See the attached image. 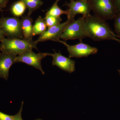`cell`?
I'll use <instances>...</instances> for the list:
<instances>
[{
    "label": "cell",
    "mask_w": 120,
    "mask_h": 120,
    "mask_svg": "<svg viewBox=\"0 0 120 120\" xmlns=\"http://www.w3.org/2000/svg\"><path fill=\"white\" fill-rule=\"evenodd\" d=\"M83 27L87 37L93 41L114 40L118 38L106 20L95 15L83 16Z\"/></svg>",
    "instance_id": "6da1fadb"
},
{
    "label": "cell",
    "mask_w": 120,
    "mask_h": 120,
    "mask_svg": "<svg viewBox=\"0 0 120 120\" xmlns=\"http://www.w3.org/2000/svg\"><path fill=\"white\" fill-rule=\"evenodd\" d=\"M38 49L37 45L32 39L5 38L1 42L0 50L2 52L20 55L27 50Z\"/></svg>",
    "instance_id": "7a4b0ae2"
},
{
    "label": "cell",
    "mask_w": 120,
    "mask_h": 120,
    "mask_svg": "<svg viewBox=\"0 0 120 120\" xmlns=\"http://www.w3.org/2000/svg\"><path fill=\"white\" fill-rule=\"evenodd\" d=\"M94 15L105 20L114 19L117 15L113 0H88Z\"/></svg>",
    "instance_id": "3957f363"
},
{
    "label": "cell",
    "mask_w": 120,
    "mask_h": 120,
    "mask_svg": "<svg viewBox=\"0 0 120 120\" xmlns=\"http://www.w3.org/2000/svg\"><path fill=\"white\" fill-rule=\"evenodd\" d=\"M0 27L8 38H23L21 20L15 17L0 19Z\"/></svg>",
    "instance_id": "277c9868"
},
{
    "label": "cell",
    "mask_w": 120,
    "mask_h": 120,
    "mask_svg": "<svg viewBox=\"0 0 120 120\" xmlns=\"http://www.w3.org/2000/svg\"><path fill=\"white\" fill-rule=\"evenodd\" d=\"M83 17L78 19L71 20L67 25L60 37V39L64 41L78 39L80 41L87 38L82 25Z\"/></svg>",
    "instance_id": "5b68a950"
},
{
    "label": "cell",
    "mask_w": 120,
    "mask_h": 120,
    "mask_svg": "<svg viewBox=\"0 0 120 120\" xmlns=\"http://www.w3.org/2000/svg\"><path fill=\"white\" fill-rule=\"evenodd\" d=\"M47 56H49L48 53L39 52L36 53L33 52L32 50H27L17 56L15 62V63L22 62L34 67L39 70L44 75L45 72L42 68L41 61L42 59Z\"/></svg>",
    "instance_id": "8992f818"
},
{
    "label": "cell",
    "mask_w": 120,
    "mask_h": 120,
    "mask_svg": "<svg viewBox=\"0 0 120 120\" xmlns=\"http://www.w3.org/2000/svg\"><path fill=\"white\" fill-rule=\"evenodd\" d=\"M57 42L62 43L66 46L69 54V57L70 58L86 57L90 55L96 54L98 52L97 48L83 43L82 41L73 45H69L66 42L60 39Z\"/></svg>",
    "instance_id": "52a82bcc"
},
{
    "label": "cell",
    "mask_w": 120,
    "mask_h": 120,
    "mask_svg": "<svg viewBox=\"0 0 120 120\" xmlns=\"http://www.w3.org/2000/svg\"><path fill=\"white\" fill-rule=\"evenodd\" d=\"M71 20H68L62 23L48 28L44 33L40 35L37 40L34 41L35 44L45 41H52L57 42L60 40L65 28Z\"/></svg>",
    "instance_id": "ba28073f"
},
{
    "label": "cell",
    "mask_w": 120,
    "mask_h": 120,
    "mask_svg": "<svg viewBox=\"0 0 120 120\" xmlns=\"http://www.w3.org/2000/svg\"><path fill=\"white\" fill-rule=\"evenodd\" d=\"M64 5L68 8L67 10V15L69 20L75 19V16L77 14H81L83 16L89 15L91 11L88 2L70 0L69 3H66Z\"/></svg>",
    "instance_id": "9c48e42d"
},
{
    "label": "cell",
    "mask_w": 120,
    "mask_h": 120,
    "mask_svg": "<svg viewBox=\"0 0 120 120\" xmlns=\"http://www.w3.org/2000/svg\"><path fill=\"white\" fill-rule=\"evenodd\" d=\"M49 56L53 58L52 65L60 68L63 71L71 73L75 71V62L69 57L63 56L59 52H57L54 50V53H49Z\"/></svg>",
    "instance_id": "30bf717a"
},
{
    "label": "cell",
    "mask_w": 120,
    "mask_h": 120,
    "mask_svg": "<svg viewBox=\"0 0 120 120\" xmlns=\"http://www.w3.org/2000/svg\"><path fill=\"white\" fill-rule=\"evenodd\" d=\"M17 56L14 54L0 53V78L8 80L9 69L11 66L15 63Z\"/></svg>",
    "instance_id": "8fae6325"
},
{
    "label": "cell",
    "mask_w": 120,
    "mask_h": 120,
    "mask_svg": "<svg viewBox=\"0 0 120 120\" xmlns=\"http://www.w3.org/2000/svg\"><path fill=\"white\" fill-rule=\"evenodd\" d=\"M21 20V27L23 38L26 39H32L33 20L30 16H24Z\"/></svg>",
    "instance_id": "7c38bea8"
},
{
    "label": "cell",
    "mask_w": 120,
    "mask_h": 120,
    "mask_svg": "<svg viewBox=\"0 0 120 120\" xmlns=\"http://www.w3.org/2000/svg\"><path fill=\"white\" fill-rule=\"evenodd\" d=\"M47 26L44 19L39 16L33 25L32 35L33 37L38 35H41L47 30Z\"/></svg>",
    "instance_id": "4fadbf2b"
},
{
    "label": "cell",
    "mask_w": 120,
    "mask_h": 120,
    "mask_svg": "<svg viewBox=\"0 0 120 120\" xmlns=\"http://www.w3.org/2000/svg\"><path fill=\"white\" fill-rule=\"evenodd\" d=\"M23 2L28 8V15H31L43 4V2L41 0H20Z\"/></svg>",
    "instance_id": "5bb4252c"
},
{
    "label": "cell",
    "mask_w": 120,
    "mask_h": 120,
    "mask_svg": "<svg viewBox=\"0 0 120 120\" xmlns=\"http://www.w3.org/2000/svg\"><path fill=\"white\" fill-rule=\"evenodd\" d=\"M26 4L22 1H19L12 5L11 11L12 14L16 17L22 16L26 11Z\"/></svg>",
    "instance_id": "9a60e30c"
},
{
    "label": "cell",
    "mask_w": 120,
    "mask_h": 120,
    "mask_svg": "<svg viewBox=\"0 0 120 120\" xmlns=\"http://www.w3.org/2000/svg\"><path fill=\"white\" fill-rule=\"evenodd\" d=\"M57 4L58 2L56 1L55 2L51 8L47 12L46 14V15H50L56 17H59L61 15L64 14L67 15L68 13L67 10L64 11L62 10L58 7Z\"/></svg>",
    "instance_id": "2e32d148"
},
{
    "label": "cell",
    "mask_w": 120,
    "mask_h": 120,
    "mask_svg": "<svg viewBox=\"0 0 120 120\" xmlns=\"http://www.w3.org/2000/svg\"><path fill=\"white\" fill-rule=\"evenodd\" d=\"M44 19L48 28L59 24L62 20L60 16L56 17L50 15H46Z\"/></svg>",
    "instance_id": "e0dca14e"
},
{
    "label": "cell",
    "mask_w": 120,
    "mask_h": 120,
    "mask_svg": "<svg viewBox=\"0 0 120 120\" xmlns=\"http://www.w3.org/2000/svg\"><path fill=\"white\" fill-rule=\"evenodd\" d=\"M114 31L117 37L120 38V15L117 14L114 18Z\"/></svg>",
    "instance_id": "ac0fdd59"
},
{
    "label": "cell",
    "mask_w": 120,
    "mask_h": 120,
    "mask_svg": "<svg viewBox=\"0 0 120 120\" xmlns=\"http://www.w3.org/2000/svg\"><path fill=\"white\" fill-rule=\"evenodd\" d=\"M0 120H14V116L9 115L0 111Z\"/></svg>",
    "instance_id": "d6986e66"
},
{
    "label": "cell",
    "mask_w": 120,
    "mask_h": 120,
    "mask_svg": "<svg viewBox=\"0 0 120 120\" xmlns=\"http://www.w3.org/2000/svg\"><path fill=\"white\" fill-rule=\"evenodd\" d=\"M24 104L23 101H22L21 107L19 112L15 115H14V120H23L22 117V112Z\"/></svg>",
    "instance_id": "ffe728a7"
},
{
    "label": "cell",
    "mask_w": 120,
    "mask_h": 120,
    "mask_svg": "<svg viewBox=\"0 0 120 120\" xmlns=\"http://www.w3.org/2000/svg\"><path fill=\"white\" fill-rule=\"evenodd\" d=\"M117 14L120 15V0H113Z\"/></svg>",
    "instance_id": "44dd1931"
},
{
    "label": "cell",
    "mask_w": 120,
    "mask_h": 120,
    "mask_svg": "<svg viewBox=\"0 0 120 120\" xmlns=\"http://www.w3.org/2000/svg\"><path fill=\"white\" fill-rule=\"evenodd\" d=\"M5 37L6 35L0 27V41L1 42L5 38Z\"/></svg>",
    "instance_id": "7402d4cb"
},
{
    "label": "cell",
    "mask_w": 120,
    "mask_h": 120,
    "mask_svg": "<svg viewBox=\"0 0 120 120\" xmlns=\"http://www.w3.org/2000/svg\"><path fill=\"white\" fill-rule=\"evenodd\" d=\"M8 0H0V5L1 7H4L6 4Z\"/></svg>",
    "instance_id": "603a6c76"
},
{
    "label": "cell",
    "mask_w": 120,
    "mask_h": 120,
    "mask_svg": "<svg viewBox=\"0 0 120 120\" xmlns=\"http://www.w3.org/2000/svg\"><path fill=\"white\" fill-rule=\"evenodd\" d=\"M76 1H82V2H88V0H75Z\"/></svg>",
    "instance_id": "cb8c5ba5"
},
{
    "label": "cell",
    "mask_w": 120,
    "mask_h": 120,
    "mask_svg": "<svg viewBox=\"0 0 120 120\" xmlns=\"http://www.w3.org/2000/svg\"><path fill=\"white\" fill-rule=\"evenodd\" d=\"M117 41L118 42H119L120 43V39L118 38V39Z\"/></svg>",
    "instance_id": "d4e9b609"
},
{
    "label": "cell",
    "mask_w": 120,
    "mask_h": 120,
    "mask_svg": "<svg viewBox=\"0 0 120 120\" xmlns=\"http://www.w3.org/2000/svg\"><path fill=\"white\" fill-rule=\"evenodd\" d=\"M35 120H42L41 119H40V118H38V119H36Z\"/></svg>",
    "instance_id": "484cf974"
},
{
    "label": "cell",
    "mask_w": 120,
    "mask_h": 120,
    "mask_svg": "<svg viewBox=\"0 0 120 120\" xmlns=\"http://www.w3.org/2000/svg\"><path fill=\"white\" fill-rule=\"evenodd\" d=\"M60 0H56V2H58Z\"/></svg>",
    "instance_id": "4316f807"
},
{
    "label": "cell",
    "mask_w": 120,
    "mask_h": 120,
    "mask_svg": "<svg viewBox=\"0 0 120 120\" xmlns=\"http://www.w3.org/2000/svg\"><path fill=\"white\" fill-rule=\"evenodd\" d=\"M118 72H119V73H120V70H118Z\"/></svg>",
    "instance_id": "83f0119b"
},
{
    "label": "cell",
    "mask_w": 120,
    "mask_h": 120,
    "mask_svg": "<svg viewBox=\"0 0 120 120\" xmlns=\"http://www.w3.org/2000/svg\"></svg>",
    "instance_id": "f1b7e54d"
}]
</instances>
